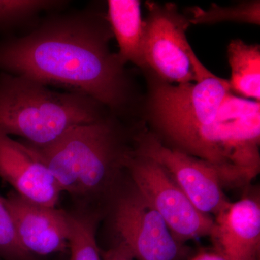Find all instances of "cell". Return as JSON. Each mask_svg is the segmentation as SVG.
Returning a JSON list of instances; mask_svg holds the SVG:
<instances>
[{"instance_id":"cell-19","label":"cell","mask_w":260,"mask_h":260,"mask_svg":"<svg viewBox=\"0 0 260 260\" xmlns=\"http://www.w3.org/2000/svg\"><path fill=\"white\" fill-rule=\"evenodd\" d=\"M103 260H135L122 243L119 242L107 250H101Z\"/></svg>"},{"instance_id":"cell-3","label":"cell","mask_w":260,"mask_h":260,"mask_svg":"<svg viewBox=\"0 0 260 260\" xmlns=\"http://www.w3.org/2000/svg\"><path fill=\"white\" fill-rule=\"evenodd\" d=\"M110 114L83 94L55 91L30 78L0 72V131L32 146L51 144L75 126Z\"/></svg>"},{"instance_id":"cell-17","label":"cell","mask_w":260,"mask_h":260,"mask_svg":"<svg viewBox=\"0 0 260 260\" xmlns=\"http://www.w3.org/2000/svg\"><path fill=\"white\" fill-rule=\"evenodd\" d=\"M189 23L213 24L232 21L259 25L260 2L250 1L232 7H220L213 4L208 10L200 8L191 9Z\"/></svg>"},{"instance_id":"cell-10","label":"cell","mask_w":260,"mask_h":260,"mask_svg":"<svg viewBox=\"0 0 260 260\" xmlns=\"http://www.w3.org/2000/svg\"><path fill=\"white\" fill-rule=\"evenodd\" d=\"M4 199L19 242L29 255H49L69 248L70 213L32 203L13 190Z\"/></svg>"},{"instance_id":"cell-7","label":"cell","mask_w":260,"mask_h":260,"mask_svg":"<svg viewBox=\"0 0 260 260\" xmlns=\"http://www.w3.org/2000/svg\"><path fill=\"white\" fill-rule=\"evenodd\" d=\"M147 5L148 14L144 20L143 37L145 69L151 70L155 78L168 83L197 82L191 61L194 51L186 37L189 19L173 3H147Z\"/></svg>"},{"instance_id":"cell-14","label":"cell","mask_w":260,"mask_h":260,"mask_svg":"<svg viewBox=\"0 0 260 260\" xmlns=\"http://www.w3.org/2000/svg\"><path fill=\"white\" fill-rule=\"evenodd\" d=\"M228 58L232 68L229 80L232 91L260 100V47L240 39L232 40L228 47Z\"/></svg>"},{"instance_id":"cell-11","label":"cell","mask_w":260,"mask_h":260,"mask_svg":"<svg viewBox=\"0 0 260 260\" xmlns=\"http://www.w3.org/2000/svg\"><path fill=\"white\" fill-rule=\"evenodd\" d=\"M0 178L32 203L56 207L61 191L47 167L21 141L0 131Z\"/></svg>"},{"instance_id":"cell-20","label":"cell","mask_w":260,"mask_h":260,"mask_svg":"<svg viewBox=\"0 0 260 260\" xmlns=\"http://www.w3.org/2000/svg\"><path fill=\"white\" fill-rule=\"evenodd\" d=\"M190 260H234L217 251H203L195 255Z\"/></svg>"},{"instance_id":"cell-15","label":"cell","mask_w":260,"mask_h":260,"mask_svg":"<svg viewBox=\"0 0 260 260\" xmlns=\"http://www.w3.org/2000/svg\"><path fill=\"white\" fill-rule=\"evenodd\" d=\"M68 2L61 0H0V36L2 39L25 34L37 26L43 13L62 11Z\"/></svg>"},{"instance_id":"cell-8","label":"cell","mask_w":260,"mask_h":260,"mask_svg":"<svg viewBox=\"0 0 260 260\" xmlns=\"http://www.w3.org/2000/svg\"><path fill=\"white\" fill-rule=\"evenodd\" d=\"M114 225L119 242L135 260H182L188 249L133 186L116 197Z\"/></svg>"},{"instance_id":"cell-2","label":"cell","mask_w":260,"mask_h":260,"mask_svg":"<svg viewBox=\"0 0 260 260\" xmlns=\"http://www.w3.org/2000/svg\"><path fill=\"white\" fill-rule=\"evenodd\" d=\"M128 136L120 119L110 114L46 146L21 142L47 167L61 192L88 203L116 192L132 149Z\"/></svg>"},{"instance_id":"cell-1","label":"cell","mask_w":260,"mask_h":260,"mask_svg":"<svg viewBox=\"0 0 260 260\" xmlns=\"http://www.w3.org/2000/svg\"><path fill=\"white\" fill-rule=\"evenodd\" d=\"M113 37L107 15L93 8L50 13L30 31L0 39V72L83 94L123 119L134 89L109 47Z\"/></svg>"},{"instance_id":"cell-9","label":"cell","mask_w":260,"mask_h":260,"mask_svg":"<svg viewBox=\"0 0 260 260\" xmlns=\"http://www.w3.org/2000/svg\"><path fill=\"white\" fill-rule=\"evenodd\" d=\"M133 140V152L158 162L201 213L216 216L230 203L209 162L168 147L151 133L140 132Z\"/></svg>"},{"instance_id":"cell-4","label":"cell","mask_w":260,"mask_h":260,"mask_svg":"<svg viewBox=\"0 0 260 260\" xmlns=\"http://www.w3.org/2000/svg\"><path fill=\"white\" fill-rule=\"evenodd\" d=\"M259 102L232 93L213 120L174 146L213 165L223 186L241 187L259 174Z\"/></svg>"},{"instance_id":"cell-16","label":"cell","mask_w":260,"mask_h":260,"mask_svg":"<svg viewBox=\"0 0 260 260\" xmlns=\"http://www.w3.org/2000/svg\"><path fill=\"white\" fill-rule=\"evenodd\" d=\"M100 214L84 210L70 213V260H103L96 242V226Z\"/></svg>"},{"instance_id":"cell-18","label":"cell","mask_w":260,"mask_h":260,"mask_svg":"<svg viewBox=\"0 0 260 260\" xmlns=\"http://www.w3.org/2000/svg\"><path fill=\"white\" fill-rule=\"evenodd\" d=\"M28 256L19 242L14 222L4 198L0 196V258L24 260Z\"/></svg>"},{"instance_id":"cell-5","label":"cell","mask_w":260,"mask_h":260,"mask_svg":"<svg viewBox=\"0 0 260 260\" xmlns=\"http://www.w3.org/2000/svg\"><path fill=\"white\" fill-rule=\"evenodd\" d=\"M232 92L229 80L215 76L209 70L194 83L177 85L155 78L149 94V116L174 146L213 120Z\"/></svg>"},{"instance_id":"cell-6","label":"cell","mask_w":260,"mask_h":260,"mask_svg":"<svg viewBox=\"0 0 260 260\" xmlns=\"http://www.w3.org/2000/svg\"><path fill=\"white\" fill-rule=\"evenodd\" d=\"M133 185L153 207L179 242L210 237L214 220L201 213L153 159L130 150L125 164Z\"/></svg>"},{"instance_id":"cell-12","label":"cell","mask_w":260,"mask_h":260,"mask_svg":"<svg viewBox=\"0 0 260 260\" xmlns=\"http://www.w3.org/2000/svg\"><path fill=\"white\" fill-rule=\"evenodd\" d=\"M211 237L215 251L234 260H259L260 203L246 196L215 216Z\"/></svg>"},{"instance_id":"cell-13","label":"cell","mask_w":260,"mask_h":260,"mask_svg":"<svg viewBox=\"0 0 260 260\" xmlns=\"http://www.w3.org/2000/svg\"><path fill=\"white\" fill-rule=\"evenodd\" d=\"M107 18L119 47V59L145 69L143 57L144 20L141 2L138 0H109Z\"/></svg>"}]
</instances>
